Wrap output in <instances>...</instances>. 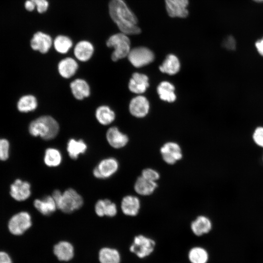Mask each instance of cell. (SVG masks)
<instances>
[{
  "instance_id": "6da1fadb",
  "label": "cell",
  "mask_w": 263,
  "mask_h": 263,
  "mask_svg": "<svg viewBox=\"0 0 263 263\" xmlns=\"http://www.w3.org/2000/svg\"><path fill=\"white\" fill-rule=\"evenodd\" d=\"M110 16L121 32L137 35L141 30L137 25L138 20L124 0H111L109 3Z\"/></svg>"
},
{
  "instance_id": "7a4b0ae2",
  "label": "cell",
  "mask_w": 263,
  "mask_h": 263,
  "mask_svg": "<svg viewBox=\"0 0 263 263\" xmlns=\"http://www.w3.org/2000/svg\"><path fill=\"white\" fill-rule=\"evenodd\" d=\"M57 121L49 115L41 116L32 121L29 126V132L33 136H40L49 140L56 137L59 132Z\"/></svg>"
},
{
  "instance_id": "3957f363",
  "label": "cell",
  "mask_w": 263,
  "mask_h": 263,
  "mask_svg": "<svg viewBox=\"0 0 263 263\" xmlns=\"http://www.w3.org/2000/svg\"><path fill=\"white\" fill-rule=\"evenodd\" d=\"M52 196L57 208L65 213H71L79 209L83 204L82 196L72 188L66 189L63 192L55 190Z\"/></svg>"
},
{
  "instance_id": "277c9868",
  "label": "cell",
  "mask_w": 263,
  "mask_h": 263,
  "mask_svg": "<svg viewBox=\"0 0 263 263\" xmlns=\"http://www.w3.org/2000/svg\"><path fill=\"white\" fill-rule=\"evenodd\" d=\"M106 45L114 49L111 56L113 61L128 56L131 50L130 40L126 34L122 32L111 36L107 40Z\"/></svg>"
},
{
  "instance_id": "5b68a950",
  "label": "cell",
  "mask_w": 263,
  "mask_h": 263,
  "mask_svg": "<svg viewBox=\"0 0 263 263\" xmlns=\"http://www.w3.org/2000/svg\"><path fill=\"white\" fill-rule=\"evenodd\" d=\"M32 225V218L26 211H21L13 215L10 219L8 227L9 231L14 235L23 234Z\"/></svg>"
},
{
  "instance_id": "8992f818",
  "label": "cell",
  "mask_w": 263,
  "mask_h": 263,
  "mask_svg": "<svg viewBox=\"0 0 263 263\" xmlns=\"http://www.w3.org/2000/svg\"><path fill=\"white\" fill-rule=\"evenodd\" d=\"M127 56L132 65L137 68L148 65L154 59L153 52L145 47H138L131 49Z\"/></svg>"
},
{
  "instance_id": "52a82bcc",
  "label": "cell",
  "mask_w": 263,
  "mask_h": 263,
  "mask_svg": "<svg viewBox=\"0 0 263 263\" xmlns=\"http://www.w3.org/2000/svg\"><path fill=\"white\" fill-rule=\"evenodd\" d=\"M155 245V243L152 239L139 235L134 237L130 250L139 258H143L152 252Z\"/></svg>"
},
{
  "instance_id": "ba28073f",
  "label": "cell",
  "mask_w": 263,
  "mask_h": 263,
  "mask_svg": "<svg viewBox=\"0 0 263 263\" xmlns=\"http://www.w3.org/2000/svg\"><path fill=\"white\" fill-rule=\"evenodd\" d=\"M119 163L113 157H109L101 160L94 168L93 173L94 176L100 179H105L111 177L118 170Z\"/></svg>"
},
{
  "instance_id": "9c48e42d",
  "label": "cell",
  "mask_w": 263,
  "mask_h": 263,
  "mask_svg": "<svg viewBox=\"0 0 263 263\" xmlns=\"http://www.w3.org/2000/svg\"><path fill=\"white\" fill-rule=\"evenodd\" d=\"M188 0H165L166 9L171 18H185L188 16Z\"/></svg>"
},
{
  "instance_id": "30bf717a",
  "label": "cell",
  "mask_w": 263,
  "mask_h": 263,
  "mask_svg": "<svg viewBox=\"0 0 263 263\" xmlns=\"http://www.w3.org/2000/svg\"><path fill=\"white\" fill-rule=\"evenodd\" d=\"M160 152L164 161L168 164L172 165L182 157L180 147L176 143L168 142L160 149Z\"/></svg>"
},
{
  "instance_id": "8fae6325",
  "label": "cell",
  "mask_w": 263,
  "mask_h": 263,
  "mask_svg": "<svg viewBox=\"0 0 263 263\" xmlns=\"http://www.w3.org/2000/svg\"><path fill=\"white\" fill-rule=\"evenodd\" d=\"M10 193L11 197L18 201L27 199L31 195V185L27 182L16 179L10 186Z\"/></svg>"
},
{
  "instance_id": "7c38bea8",
  "label": "cell",
  "mask_w": 263,
  "mask_h": 263,
  "mask_svg": "<svg viewBox=\"0 0 263 263\" xmlns=\"http://www.w3.org/2000/svg\"><path fill=\"white\" fill-rule=\"evenodd\" d=\"M52 42L50 35L39 31L33 35L30 41V45L34 50L45 54L51 47Z\"/></svg>"
},
{
  "instance_id": "4fadbf2b",
  "label": "cell",
  "mask_w": 263,
  "mask_h": 263,
  "mask_svg": "<svg viewBox=\"0 0 263 263\" xmlns=\"http://www.w3.org/2000/svg\"><path fill=\"white\" fill-rule=\"evenodd\" d=\"M149 103L143 96H137L132 99L129 105L131 113L137 117H143L148 113Z\"/></svg>"
},
{
  "instance_id": "5bb4252c",
  "label": "cell",
  "mask_w": 263,
  "mask_h": 263,
  "mask_svg": "<svg viewBox=\"0 0 263 263\" xmlns=\"http://www.w3.org/2000/svg\"><path fill=\"white\" fill-rule=\"evenodd\" d=\"M106 138L110 146L115 149L124 147L129 141L128 136L120 132L115 127L108 129L106 132Z\"/></svg>"
},
{
  "instance_id": "9a60e30c",
  "label": "cell",
  "mask_w": 263,
  "mask_h": 263,
  "mask_svg": "<svg viewBox=\"0 0 263 263\" xmlns=\"http://www.w3.org/2000/svg\"><path fill=\"white\" fill-rule=\"evenodd\" d=\"M95 212L99 217H114L117 212L116 205L108 199H100L95 203Z\"/></svg>"
},
{
  "instance_id": "2e32d148",
  "label": "cell",
  "mask_w": 263,
  "mask_h": 263,
  "mask_svg": "<svg viewBox=\"0 0 263 263\" xmlns=\"http://www.w3.org/2000/svg\"><path fill=\"white\" fill-rule=\"evenodd\" d=\"M33 204L37 210L45 216L52 214L57 208L54 199L50 195L45 196L41 199L35 200Z\"/></svg>"
},
{
  "instance_id": "e0dca14e",
  "label": "cell",
  "mask_w": 263,
  "mask_h": 263,
  "mask_svg": "<svg viewBox=\"0 0 263 263\" xmlns=\"http://www.w3.org/2000/svg\"><path fill=\"white\" fill-rule=\"evenodd\" d=\"M140 202L139 199L133 195H127L123 197L121 203L123 213L127 216H134L139 212Z\"/></svg>"
},
{
  "instance_id": "ac0fdd59",
  "label": "cell",
  "mask_w": 263,
  "mask_h": 263,
  "mask_svg": "<svg viewBox=\"0 0 263 263\" xmlns=\"http://www.w3.org/2000/svg\"><path fill=\"white\" fill-rule=\"evenodd\" d=\"M149 86L148 76L138 73L132 75L129 83V90L136 94L144 93Z\"/></svg>"
},
{
  "instance_id": "d6986e66",
  "label": "cell",
  "mask_w": 263,
  "mask_h": 263,
  "mask_svg": "<svg viewBox=\"0 0 263 263\" xmlns=\"http://www.w3.org/2000/svg\"><path fill=\"white\" fill-rule=\"evenodd\" d=\"M94 51L93 44L88 41L78 42L75 47L74 52L75 57L81 61H86L92 57Z\"/></svg>"
},
{
  "instance_id": "ffe728a7",
  "label": "cell",
  "mask_w": 263,
  "mask_h": 263,
  "mask_svg": "<svg viewBox=\"0 0 263 263\" xmlns=\"http://www.w3.org/2000/svg\"><path fill=\"white\" fill-rule=\"evenodd\" d=\"M70 88L74 97L78 100H82L88 97L90 89L88 84L82 79H76L70 84Z\"/></svg>"
},
{
  "instance_id": "44dd1931",
  "label": "cell",
  "mask_w": 263,
  "mask_h": 263,
  "mask_svg": "<svg viewBox=\"0 0 263 263\" xmlns=\"http://www.w3.org/2000/svg\"><path fill=\"white\" fill-rule=\"evenodd\" d=\"M54 252L59 260L68 261L73 257L74 248L70 243L61 241L55 245Z\"/></svg>"
},
{
  "instance_id": "7402d4cb",
  "label": "cell",
  "mask_w": 263,
  "mask_h": 263,
  "mask_svg": "<svg viewBox=\"0 0 263 263\" xmlns=\"http://www.w3.org/2000/svg\"><path fill=\"white\" fill-rule=\"evenodd\" d=\"M157 187L156 183L142 176L135 181L134 188L136 192L141 195H149L152 194Z\"/></svg>"
},
{
  "instance_id": "603a6c76",
  "label": "cell",
  "mask_w": 263,
  "mask_h": 263,
  "mask_svg": "<svg viewBox=\"0 0 263 263\" xmlns=\"http://www.w3.org/2000/svg\"><path fill=\"white\" fill-rule=\"evenodd\" d=\"M77 68V62L71 57H66L61 60L58 65L59 74L66 78H69L74 75Z\"/></svg>"
},
{
  "instance_id": "cb8c5ba5",
  "label": "cell",
  "mask_w": 263,
  "mask_h": 263,
  "mask_svg": "<svg viewBox=\"0 0 263 263\" xmlns=\"http://www.w3.org/2000/svg\"><path fill=\"white\" fill-rule=\"evenodd\" d=\"M212 224L210 220L205 216H199L191 224V229L197 236H201L208 233L211 229Z\"/></svg>"
},
{
  "instance_id": "d4e9b609",
  "label": "cell",
  "mask_w": 263,
  "mask_h": 263,
  "mask_svg": "<svg viewBox=\"0 0 263 263\" xmlns=\"http://www.w3.org/2000/svg\"><path fill=\"white\" fill-rule=\"evenodd\" d=\"M87 150V145L82 140L70 139L67 143V150L69 156L72 159H77L79 155L85 153Z\"/></svg>"
},
{
  "instance_id": "484cf974",
  "label": "cell",
  "mask_w": 263,
  "mask_h": 263,
  "mask_svg": "<svg viewBox=\"0 0 263 263\" xmlns=\"http://www.w3.org/2000/svg\"><path fill=\"white\" fill-rule=\"evenodd\" d=\"M180 67V62L177 56L173 54H169L160 66L159 70L162 73L172 75L178 72Z\"/></svg>"
},
{
  "instance_id": "4316f807",
  "label": "cell",
  "mask_w": 263,
  "mask_h": 263,
  "mask_svg": "<svg viewBox=\"0 0 263 263\" xmlns=\"http://www.w3.org/2000/svg\"><path fill=\"white\" fill-rule=\"evenodd\" d=\"M174 87L168 81L161 82L157 87V92L160 98L169 102H172L176 99Z\"/></svg>"
},
{
  "instance_id": "83f0119b",
  "label": "cell",
  "mask_w": 263,
  "mask_h": 263,
  "mask_svg": "<svg viewBox=\"0 0 263 263\" xmlns=\"http://www.w3.org/2000/svg\"><path fill=\"white\" fill-rule=\"evenodd\" d=\"M62 160L61 153L57 149L49 148L45 150L43 161L47 166L56 167L61 164Z\"/></svg>"
},
{
  "instance_id": "f1b7e54d",
  "label": "cell",
  "mask_w": 263,
  "mask_h": 263,
  "mask_svg": "<svg viewBox=\"0 0 263 263\" xmlns=\"http://www.w3.org/2000/svg\"><path fill=\"white\" fill-rule=\"evenodd\" d=\"M95 116L101 124L107 125L114 120L115 113L108 106L103 105L96 109Z\"/></svg>"
},
{
  "instance_id": "f546056e",
  "label": "cell",
  "mask_w": 263,
  "mask_h": 263,
  "mask_svg": "<svg viewBox=\"0 0 263 263\" xmlns=\"http://www.w3.org/2000/svg\"><path fill=\"white\" fill-rule=\"evenodd\" d=\"M38 106L36 98L33 95L28 94L21 96L17 103L18 110L22 113H27L35 110Z\"/></svg>"
},
{
  "instance_id": "4dcf8cb0",
  "label": "cell",
  "mask_w": 263,
  "mask_h": 263,
  "mask_svg": "<svg viewBox=\"0 0 263 263\" xmlns=\"http://www.w3.org/2000/svg\"><path fill=\"white\" fill-rule=\"evenodd\" d=\"M99 259L101 263H119L120 256L116 249L105 247L100 250Z\"/></svg>"
},
{
  "instance_id": "1f68e13d",
  "label": "cell",
  "mask_w": 263,
  "mask_h": 263,
  "mask_svg": "<svg viewBox=\"0 0 263 263\" xmlns=\"http://www.w3.org/2000/svg\"><path fill=\"white\" fill-rule=\"evenodd\" d=\"M188 259L191 263H207L208 255L205 249L201 247H195L189 251Z\"/></svg>"
},
{
  "instance_id": "d6a6232c",
  "label": "cell",
  "mask_w": 263,
  "mask_h": 263,
  "mask_svg": "<svg viewBox=\"0 0 263 263\" xmlns=\"http://www.w3.org/2000/svg\"><path fill=\"white\" fill-rule=\"evenodd\" d=\"M56 50L61 54H66L71 49L73 42L70 38L64 35L57 36L54 40Z\"/></svg>"
},
{
  "instance_id": "836d02e7",
  "label": "cell",
  "mask_w": 263,
  "mask_h": 263,
  "mask_svg": "<svg viewBox=\"0 0 263 263\" xmlns=\"http://www.w3.org/2000/svg\"><path fill=\"white\" fill-rule=\"evenodd\" d=\"M9 142L6 139L0 138V160H7L9 155Z\"/></svg>"
},
{
  "instance_id": "e575fe53",
  "label": "cell",
  "mask_w": 263,
  "mask_h": 263,
  "mask_svg": "<svg viewBox=\"0 0 263 263\" xmlns=\"http://www.w3.org/2000/svg\"><path fill=\"white\" fill-rule=\"evenodd\" d=\"M141 176L146 179L154 182L159 179L160 177V175L157 171L150 168L143 170Z\"/></svg>"
},
{
  "instance_id": "d590c367",
  "label": "cell",
  "mask_w": 263,
  "mask_h": 263,
  "mask_svg": "<svg viewBox=\"0 0 263 263\" xmlns=\"http://www.w3.org/2000/svg\"><path fill=\"white\" fill-rule=\"evenodd\" d=\"M253 139L257 145L263 147V127H259L255 129Z\"/></svg>"
},
{
  "instance_id": "8d00e7d4",
  "label": "cell",
  "mask_w": 263,
  "mask_h": 263,
  "mask_svg": "<svg viewBox=\"0 0 263 263\" xmlns=\"http://www.w3.org/2000/svg\"><path fill=\"white\" fill-rule=\"evenodd\" d=\"M36 5L37 10L39 13L45 12L48 9L49 2L47 0H31Z\"/></svg>"
},
{
  "instance_id": "74e56055",
  "label": "cell",
  "mask_w": 263,
  "mask_h": 263,
  "mask_svg": "<svg viewBox=\"0 0 263 263\" xmlns=\"http://www.w3.org/2000/svg\"><path fill=\"white\" fill-rule=\"evenodd\" d=\"M224 47L228 50H234L236 47V41L232 36H228L225 39L223 42Z\"/></svg>"
},
{
  "instance_id": "f35d334b",
  "label": "cell",
  "mask_w": 263,
  "mask_h": 263,
  "mask_svg": "<svg viewBox=\"0 0 263 263\" xmlns=\"http://www.w3.org/2000/svg\"><path fill=\"white\" fill-rule=\"evenodd\" d=\"M0 263H12L10 256L6 252H0Z\"/></svg>"
},
{
  "instance_id": "ab89813d",
  "label": "cell",
  "mask_w": 263,
  "mask_h": 263,
  "mask_svg": "<svg viewBox=\"0 0 263 263\" xmlns=\"http://www.w3.org/2000/svg\"><path fill=\"white\" fill-rule=\"evenodd\" d=\"M255 45L258 53L263 56V37L256 41Z\"/></svg>"
},
{
  "instance_id": "60d3db41",
  "label": "cell",
  "mask_w": 263,
  "mask_h": 263,
  "mask_svg": "<svg viewBox=\"0 0 263 263\" xmlns=\"http://www.w3.org/2000/svg\"><path fill=\"white\" fill-rule=\"evenodd\" d=\"M24 7L27 11L31 12L33 11L36 6L31 0H27L24 3Z\"/></svg>"
},
{
  "instance_id": "b9f144b4",
  "label": "cell",
  "mask_w": 263,
  "mask_h": 263,
  "mask_svg": "<svg viewBox=\"0 0 263 263\" xmlns=\"http://www.w3.org/2000/svg\"><path fill=\"white\" fill-rule=\"evenodd\" d=\"M253 1H254L255 2H263V0H253Z\"/></svg>"
}]
</instances>
